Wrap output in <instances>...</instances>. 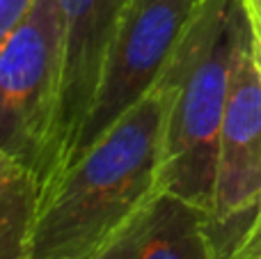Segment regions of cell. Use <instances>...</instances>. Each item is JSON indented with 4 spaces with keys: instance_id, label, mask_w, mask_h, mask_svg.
<instances>
[{
    "instance_id": "6da1fadb",
    "label": "cell",
    "mask_w": 261,
    "mask_h": 259,
    "mask_svg": "<svg viewBox=\"0 0 261 259\" xmlns=\"http://www.w3.org/2000/svg\"><path fill=\"white\" fill-rule=\"evenodd\" d=\"M163 83L44 193L30 259H96L163 193Z\"/></svg>"
},
{
    "instance_id": "277c9868",
    "label": "cell",
    "mask_w": 261,
    "mask_h": 259,
    "mask_svg": "<svg viewBox=\"0 0 261 259\" xmlns=\"http://www.w3.org/2000/svg\"><path fill=\"white\" fill-rule=\"evenodd\" d=\"M199 3L202 0H128L106 53L87 119L62 172L158 85Z\"/></svg>"
},
{
    "instance_id": "30bf717a",
    "label": "cell",
    "mask_w": 261,
    "mask_h": 259,
    "mask_svg": "<svg viewBox=\"0 0 261 259\" xmlns=\"http://www.w3.org/2000/svg\"><path fill=\"white\" fill-rule=\"evenodd\" d=\"M241 7H243L245 18H248L254 55H257V60L261 64V0H241Z\"/></svg>"
},
{
    "instance_id": "7a4b0ae2",
    "label": "cell",
    "mask_w": 261,
    "mask_h": 259,
    "mask_svg": "<svg viewBox=\"0 0 261 259\" xmlns=\"http://www.w3.org/2000/svg\"><path fill=\"white\" fill-rule=\"evenodd\" d=\"M248 32L241 0H202L161 76L167 92L163 191L206 214L231 71Z\"/></svg>"
},
{
    "instance_id": "8fae6325",
    "label": "cell",
    "mask_w": 261,
    "mask_h": 259,
    "mask_svg": "<svg viewBox=\"0 0 261 259\" xmlns=\"http://www.w3.org/2000/svg\"><path fill=\"white\" fill-rule=\"evenodd\" d=\"M257 257H261V214L254 220L248 239L243 241V246H241V250L236 252L234 259H257Z\"/></svg>"
},
{
    "instance_id": "9c48e42d",
    "label": "cell",
    "mask_w": 261,
    "mask_h": 259,
    "mask_svg": "<svg viewBox=\"0 0 261 259\" xmlns=\"http://www.w3.org/2000/svg\"><path fill=\"white\" fill-rule=\"evenodd\" d=\"M37 0H0V41L25 18Z\"/></svg>"
},
{
    "instance_id": "8992f818",
    "label": "cell",
    "mask_w": 261,
    "mask_h": 259,
    "mask_svg": "<svg viewBox=\"0 0 261 259\" xmlns=\"http://www.w3.org/2000/svg\"><path fill=\"white\" fill-rule=\"evenodd\" d=\"M58 5L64 23V78L58 154L46 191L62 172L78 131L87 119L106 53L128 0H58Z\"/></svg>"
},
{
    "instance_id": "52a82bcc",
    "label": "cell",
    "mask_w": 261,
    "mask_h": 259,
    "mask_svg": "<svg viewBox=\"0 0 261 259\" xmlns=\"http://www.w3.org/2000/svg\"><path fill=\"white\" fill-rule=\"evenodd\" d=\"M96 259H216L206 211L163 191Z\"/></svg>"
},
{
    "instance_id": "3957f363",
    "label": "cell",
    "mask_w": 261,
    "mask_h": 259,
    "mask_svg": "<svg viewBox=\"0 0 261 259\" xmlns=\"http://www.w3.org/2000/svg\"><path fill=\"white\" fill-rule=\"evenodd\" d=\"M62 78L60 5L58 0H37L0 41V156L30 168L44 191L58 154Z\"/></svg>"
},
{
    "instance_id": "5b68a950",
    "label": "cell",
    "mask_w": 261,
    "mask_h": 259,
    "mask_svg": "<svg viewBox=\"0 0 261 259\" xmlns=\"http://www.w3.org/2000/svg\"><path fill=\"white\" fill-rule=\"evenodd\" d=\"M261 214V64L252 35L236 55L220 131L206 232L216 259H234Z\"/></svg>"
},
{
    "instance_id": "ba28073f",
    "label": "cell",
    "mask_w": 261,
    "mask_h": 259,
    "mask_svg": "<svg viewBox=\"0 0 261 259\" xmlns=\"http://www.w3.org/2000/svg\"><path fill=\"white\" fill-rule=\"evenodd\" d=\"M44 188L30 168L0 156V259H30Z\"/></svg>"
},
{
    "instance_id": "7c38bea8",
    "label": "cell",
    "mask_w": 261,
    "mask_h": 259,
    "mask_svg": "<svg viewBox=\"0 0 261 259\" xmlns=\"http://www.w3.org/2000/svg\"><path fill=\"white\" fill-rule=\"evenodd\" d=\"M257 259H261V257H257Z\"/></svg>"
}]
</instances>
